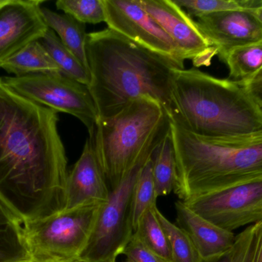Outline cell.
<instances>
[{
	"label": "cell",
	"instance_id": "obj_34",
	"mask_svg": "<svg viewBox=\"0 0 262 262\" xmlns=\"http://www.w3.org/2000/svg\"><path fill=\"white\" fill-rule=\"evenodd\" d=\"M27 262H32V261H27Z\"/></svg>",
	"mask_w": 262,
	"mask_h": 262
},
{
	"label": "cell",
	"instance_id": "obj_2",
	"mask_svg": "<svg viewBox=\"0 0 262 262\" xmlns=\"http://www.w3.org/2000/svg\"><path fill=\"white\" fill-rule=\"evenodd\" d=\"M86 53L90 75L88 88L98 121L113 118L140 97L159 102L172 119V77L179 69L170 60L108 28L88 34Z\"/></svg>",
	"mask_w": 262,
	"mask_h": 262
},
{
	"label": "cell",
	"instance_id": "obj_1",
	"mask_svg": "<svg viewBox=\"0 0 262 262\" xmlns=\"http://www.w3.org/2000/svg\"><path fill=\"white\" fill-rule=\"evenodd\" d=\"M58 112L0 78V199L21 223L64 210L68 158Z\"/></svg>",
	"mask_w": 262,
	"mask_h": 262
},
{
	"label": "cell",
	"instance_id": "obj_23",
	"mask_svg": "<svg viewBox=\"0 0 262 262\" xmlns=\"http://www.w3.org/2000/svg\"><path fill=\"white\" fill-rule=\"evenodd\" d=\"M152 156L140 170L132 198V221L134 232L139 221L149 209L157 206V196L152 177Z\"/></svg>",
	"mask_w": 262,
	"mask_h": 262
},
{
	"label": "cell",
	"instance_id": "obj_15",
	"mask_svg": "<svg viewBox=\"0 0 262 262\" xmlns=\"http://www.w3.org/2000/svg\"><path fill=\"white\" fill-rule=\"evenodd\" d=\"M177 225L190 238L201 258H209L229 252L235 245L236 236L225 230L178 200L175 203Z\"/></svg>",
	"mask_w": 262,
	"mask_h": 262
},
{
	"label": "cell",
	"instance_id": "obj_21",
	"mask_svg": "<svg viewBox=\"0 0 262 262\" xmlns=\"http://www.w3.org/2000/svg\"><path fill=\"white\" fill-rule=\"evenodd\" d=\"M39 41L58 66L61 74L84 86H89L90 82L89 71L83 66L73 52L61 43L54 31L48 29Z\"/></svg>",
	"mask_w": 262,
	"mask_h": 262
},
{
	"label": "cell",
	"instance_id": "obj_6",
	"mask_svg": "<svg viewBox=\"0 0 262 262\" xmlns=\"http://www.w3.org/2000/svg\"><path fill=\"white\" fill-rule=\"evenodd\" d=\"M101 206L62 210L23 223L25 238L35 262H80Z\"/></svg>",
	"mask_w": 262,
	"mask_h": 262
},
{
	"label": "cell",
	"instance_id": "obj_11",
	"mask_svg": "<svg viewBox=\"0 0 262 262\" xmlns=\"http://www.w3.org/2000/svg\"><path fill=\"white\" fill-rule=\"evenodd\" d=\"M140 1L175 43L184 60H191L197 68L210 66L218 51L186 11L173 0Z\"/></svg>",
	"mask_w": 262,
	"mask_h": 262
},
{
	"label": "cell",
	"instance_id": "obj_10",
	"mask_svg": "<svg viewBox=\"0 0 262 262\" xmlns=\"http://www.w3.org/2000/svg\"><path fill=\"white\" fill-rule=\"evenodd\" d=\"M208 221L232 232L262 221V179L184 201Z\"/></svg>",
	"mask_w": 262,
	"mask_h": 262
},
{
	"label": "cell",
	"instance_id": "obj_18",
	"mask_svg": "<svg viewBox=\"0 0 262 262\" xmlns=\"http://www.w3.org/2000/svg\"><path fill=\"white\" fill-rule=\"evenodd\" d=\"M0 69L13 74V76L60 72L58 66L39 40L29 43L16 53L2 62Z\"/></svg>",
	"mask_w": 262,
	"mask_h": 262
},
{
	"label": "cell",
	"instance_id": "obj_37",
	"mask_svg": "<svg viewBox=\"0 0 262 262\" xmlns=\"http://www.w3.org/2000/svg\"><path fill=\"white\" fill-rule=\"evenodd\" d=\"M115 262H116V261H115Z\"/></svg>",
	"mask_w": 262,
	"mask_h": 262
},
{
	"label": "cell",
	"instance_id": "obj_20",
	"mask_svg": "<svg viewBox=\"0 0 262 262\" xmlns=\"http://www.w3.org/2000/svg\"><path fill=\"white\" fill-rule=\"evenodd\" d=\"M223 62L229 68V79L244 84L262 68V40L232 49Z\"/></svg>",
	"mask_w": 262,
	"mask_h": 262
},
{
	"label": "cell",
	"instance_id": "obj_28",
	"mask_svg": "<svg viewBox=\"0 0 262 262\" xmlns=\"http://www.w3.org/2000/svg\"><path fill=\"white\" fill-rule=\"evenodd\" d=\"M122 255L133 262H167L148 249L134 233Z\"/></svg>",
	"mask_w": 262,
	"mask_h": 262
},
{
	"label": "cell",
	"instance_id": "obj_33",
	"mask_svg": "<svg viewBox=\"0 0 262 262\" xmlns=\"http://www.w3.org/2000/svg\"><path fill=\"white\" fill-rule=\"evenodd\" d=\"M124 262H133L132 261H130V260L127 259V261Z\"/></svg>",
	"mask_w": 262,
	"mask_h": 262
},
{
	"label": "cell",
	"instance_id": "obj_17",
	"mask_svg": "<svg viewBox=\"0 0 262 262\" xmlns=\"http://www.w3.org/2000/svg\"><path fill=\"white\" fill-rule=\"evenodd\" d=\"M41 13L49 29L55 32L61 43L73 52L89 71L86 53L88 34L85 24L77 21L70 15H61L46 7H41Z\"/></svg>",
	"mask_w": 262,
	"mask_h": 262
},
{
	"label": "cell",
	"instance_id": "obj_8",
	"mask_svg": "<svg viewBox=\"0 0 262 262\" xmlns=\"http://www.w3.org/2000/svg\"><path fill=\"white\" fill-rule=\"evenodd\" d=\"M1 79L8 87L33 103L76 117L89 134L98 123V111L88 86L61 72L3 76Z\"/></svg>",
	"mask_w": 262,
	"mask_h": 262
},
{
	"label": "cell",
	"instance_id": "obj_24",
	"mask_svg": "<svg viewBox=\"0 0 262 262\" xmlns=\"http://www.w3.org/2000/svg\"><path fill=\"white\" fill-rule=\"evenodd\" d=\"M156 213L167 236L172 262H200L201 258L187 234L171 223L157 207Z\"/></svg>",
	"mask_w": 262,
	"mask_h": 262
},
{
	"label": "cell",
	"instance_id": "obj_19",
	"mask_svg": "<svg viewBox=\"0 0 262 262\" xmlns=\"http://www.w3.org/2000/svg\"><path fill=\"white\" fill-rule=\"evenodd\" d=\"M152 159L157 198L169 195L174 190L177 178V163L170 130L156 149Z\"/></svg>",
	"mask_w": 262,
	"mask_h": 262
},
{
	"label": "cell",
	"instance_id": "obj_22",
	"mask_svg": "<svg viewBox=\"0 0 262 262\" xmlns=\"http://www.w3.org/2000/svg\"><path fill=\"white\" fill-rule=\"evenodd\" d=\"M157 206L149 209L139 221L134 234L152 252L167 262H172L166 232L156 213Z\"/></svg>",
	"mask_w": 262,
	"mask_h": 262
},
{
	"label": "cell",
	"instance_id": "obj_4",
	"mask_svg": "<svg viewBox=\"0 0 262 262\" xmlns=\"http://www.w3.org/2000/svg\"><path fill=\"white\" fill-rule=\"evenodd\" d=\"M171 122L199 137L226 138L262 132V112L242 85L197 69H175Z\"/></svg>",
	"mask_w": 262,
	"mask_h": 262
},
{
	"label": "cell",
	"instance_id": "obj_9",
	"mask_svg": "<svg viewBox=\"0 0 262 262\" xmlns=\"http://www.w3.org/2000/svg\"><path fill=\"white\" fill-rule=\"evenodd\" d=\"M108 29L165 57L179 69L184 58L170 37L146 12L140 0H102Z\"/></svg>",
	"mask_w": 262,
	"mask_h": 262
},
{
	"label": "cell",
	"instance_id": "obj_29",
	"mask_svg": "<svg viewBox=\"0 0 262 262\" xmlns=\"http://www.w3.org/2000/svg\"><path fill=\"white\" fill-rule=\"evenodd\" d=\"M242 86L262 112V68L251 79Z\"/></svg>",
	"mask_w": 262,
	"mask_h": 262
},
{
	"label": "cell",
	"instance_id": "obj_32",
	"mask_svg": "<svg viewBox=\"0 0 262 262\" xmlns=\"http://www.w3.org/2000/svg\"><path fill=\"white\" fill-rule=\"evenodd\" d=\"M256 12L257 14H258V17H259L260 20H261L262 23V7L260 8V9H257Z\"/></svg>",
	"mask_w": 262,
	"mask_h": 262
},
{
	"label": "cell",
	"instance_id": "obj_12",
	"mask_svg": "<svg viewBox=\"0 0 262 262\" xmlns=\"http://www.w3.org/2000/svg\"><path fill=\"white\" fill-rule=\"evenodd\" d=\"M43 3L0 0V63L44 36L49 27L41 13Z\"/></svg>",
	"mask_w": 262,
	"mask_h": 262
},
{
	"label": "cell",
	"instance_id": "obj_35",
	"mask_svg": "<svg viewBox=\"0 0 262 262\" xmlns=\"http://www.w3.org/2000/svg\"><path fill=\"white\" fill-rule=\"evenodd\" d=\"M80 262H84V261H80Z\"/></svg>",
	"mask_w": 262,
	"mask_h": 262
},
{
	"label": "cell",
	"instance_id": "obj_16",
	"mask_svg": "<svg viewBox=\"0 0 262 262\" xmlns=\"http://www.w3.org/2000/svg\"><path fill=\"white\" fill-rule=\"evenodd\" d=\"M32 261L23 223L0 199V262Z\"/></svg>",
	"mask_w": 262,
	"mask_h": 262
},
{
	"label": "cell",
	"instance_id": "obj_25",
	"mask_svg": "<svg viewBox=\"0 0 262 262\" xmlns=\"http://www.w3.org/2000/svg\"><path fill=\"white\" fill-rule=\"evenodd\" d=\"M189 15L198 17L215 12L249 9L256 10L262 7V0H173Z\"/></svg>",
	"mask_w": 262,
	"mask_h": 262
},
{
	"label": "cell",
	"instance_id": "obj_27",
	"mask_svg": "<svg viewBox=\"0 0 262 262\" xmlns=\"http://www.w3.org/2000/svg\"><path fill=\"white\" fill-rule=\"evenodd\" d=\"M255 245V227L251 226L237 235L233 246L232 262H252Z\"/></svg>",
	"mask_w": 262,
	"mask_h": 262
},
{
	"label": "cell",
	"instance_id": "obj_5",
	"mask_svg": "<svg viewBox=\"0 0 262 262\" xmlns=\"http://www.w3.org/2000/svg\"><path fill=\"white\" fill-rule=\"evenodd\" d=\"M170 126L164 108L148 97L133 100L113 118L98 122L89 138L111 191L154 153Z\"/></svg>",
	"mask_w": 262,
	"mask_h": 262
},
{
	"label": "cell",
	"instance_id": "obj_30",
	"mask_svg": "<svg viewBox=\"0 0 262 262\" xmlns=\"http://www.w3.org/2000/svg\"><path fill=\"white\" fill-rule=\"evenodd\" d=\"M254 227L256 245L252 262H262V221L254 225Z\"/></svg>",
	"mask_w": 262,
	"mask_h": 262
},
{
	"label": "cell",
	"instance_id": "obj_3",
	"mask_svg": "<svg viewBox=\"0 0 262 262\" xmlns=\"http://www.w3.org/2000/svg\"><path fill=\"white\" fill-rule=\"evenodd\" d=\"M170 131L177 163L173 191L179 200L262 179V132L202 138L172 122Z\"/></svg>",
	"mask_w": 262,
	"mask_h": 262
},
{
	"label": "cell",
	"instance_id": "obj_31",
	"mask_svg": "<svg viewBox=\"0 0 262 262\" xmlns=\"http://www.w3.org/2000/svg\"><path fill=\"white\" fill-rule=\"evenodd\" d=\"M233 248L229 252L209 258H201L200 262H232Z\"/></svg>",
	"mask_w": 262,
	"mask_h": 262
},
{
	"label": "cell",
	"instance_id": "obj_26",
	"mask_svg": "<svg viewBox=\"0 0 262 262\" xmlns=\"http://www.w3.org/2000/svg\"><path fill=\"white\" fill-rule=\"evenodd\" d=\"M56 7L84 24L105 22L102 0H58Z\"/></svg>",
	"mask_w": 262,
	"mask_h": 262
},
{
	"label": "cell",
	"instance_id": "obj_13",
	"mask_svg": "<svg viewBox=\"0 0 262 262\" xmlns=\"http://www.w3.org/2000/svg\"><path fill=\"white\" fill-rule=\"evenodd\" d=\"M256 10L224 11L197 18V24L216 48L222 61L232 49L261 41L262 23Z\"/></svg>",
	"mask_w": 262,
	"mask_h": 262
},
{
	"label": "cell",
	"instance_id": "obj_7",
	"mask_svg": "<svg viewBox=\"0 0 262 262\" xmlns=\"http://www.w3.org/2000/svg\"><path fill=\"white\" fill-rule=\"evenodd\" d=\"M151 156L141 160L122 183L111 191L108 201L100 207L80 261L115 262L122 255L134 233L132 221L134 187L140 170Z\"/></svg>",
	"mask_w": 262,
	"mask_h": 262
},
{
	"label": "cell",
	"instance_id": "obj_36",
	"mask_svg": "<svg viewBox=\"0 0 262 262\" xmlns=\"http://www.w3.org/2000/svg\"><path fill=\"white\" fill-rule=\"evenodd\" d=\"M32 262H35V261H32Z\"/></svg>",
	"mask_w": 262,
	"mask_h": 262
},
{
	"label": "cell",
	"instance_id": "obj_14",
	"mask_svg": "<svg viewBox=\"0 0 262 262\" xmlns=\"http://www.w3.org/2000/svg\"><path fill=\"white\" fill-rule=\"evenodd\" d=\"M111 189L98 164L92 139L88 138L82 153L68 175L64 210L102 206Z\"/></svg>",
	"mask_w": 262,
	"mask_h": 262
}]
</instances>
